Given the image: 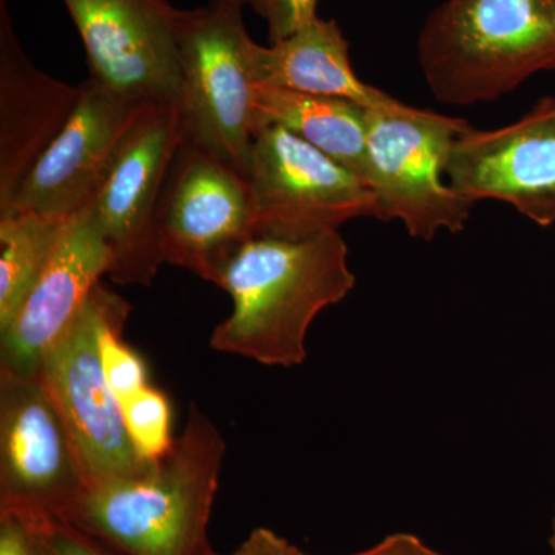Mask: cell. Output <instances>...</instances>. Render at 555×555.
I'll list each match as a JSON object with an SVG mask.
<instances>
[{"mask_svg":"<svg viewBox=\"0 0 555 555\" xmlns=\"http://www.w3.org/2000/svg\"><path fill=\"white\" fill-rule=\"evenodd\" d=\"M225 441L195 403L169 454L141 470L89 485L61 520L127 555H207V524Z\"/></svg>","mask_w":555,"mask_h":555,"instance_id":"obj_1","label":"cell"},{"mask_svg":"<svg viewBox=\"0 0 555 555\" xmlns=\"http://www.w3.org/2000/svg\"><path fill=\"white\" fill-rule=\"evenodd\" d=\"M233 312L211 335V349L266 366L294 367L308 357L306 337L321 310L356 287L338 230L291 241L254 236L217 284Z\"/></svg>","mask_w":555,"mask_h":555,"instance_id":"obj_2","label":"cell"},{"mask_svg":"<svg viewBox=\"0 0 555 555\" xmlns=\"http://www.w3.org/2000/svg\"><path fill=\"white\" fill-rule=\"evenodd\" d=\"M416 51L443 104L499 100L555 68V0H447L427 17Z\"/></svg>","mask_w":555,"mask_h":555,"instance_id":"obj_3","label":"cell"},{"mask_svg":"<svg viewBox=\"0 0 555 555\" xmlns=\"http://www.w3.org/2000/svg\"><path fill=\"white\" fill-rule=\"evenodd\" d=\"M241 0H210L182 10L178 24L182 86L178 100L181 144L247 179L255 138V83Z\"/></svg>","mask_w":555,"mask_h":555,"instance_id":"obj_4","label":"cell"},{"mask_svg":"<svg viewBox=\"0 0 555 555\" xmlns=\"http://www.w3.org/2000/svg\"><path fill=\"white\" fill-rule=\"evenodd\" d=\"M473 129L466 119L404 104L367 109L369 185L379 219H398L414 238L465 229L474 204L447 179L449 153Z\"/></svg>","mask_w":555,"mask_h":555,"instance_id":"obj_5","label":"cell"},{"mask_svg":"<svg viewBox=\"0 0 555 555\" xmlns=\"http://www.w3.org/2000/svg\"><path fill=\"white\" fill-rule=\"evenodd\" d=\"M255 236L306 240L350 219L378 217L374 190L284 127L255 133L247 171Z\"/></svg>","mask_w":555,"mask_h":555,"instance_id":"obj_6","label":"cell"},{"mask_svg":"<svg viewBox=\"0 0 555 555\" xmlns=\"http://www.w3.org/2000/svg\"><path fill=\"white\" fill-rule=\"evenodd\" d=\"M181 145L177 105H149L127 131L91 201L112 251L108 276L150 286L160 266L158 204Z\"/></svg>","mask_w":555,"mask_h":555,"instance_id":"obj_7","label":"cell"},{"mask_svg":"<svg viewBox=\"0 0 555 555\" xmlns=\"http://www.w3.org/2000/svg\"><path fill=\"white\" fill-rule=\"evenodd\" d=\"M156 224L164 262L217 286L230 259L255 236L247 179L181 144L164 181Z\"/></svg>","mask_w":555,"mask_h":555,"instance_id":"obj_8","label":"cell"},{"mask_svg":"<svg viewBox=\"0 0 555 555\" xmlns=\"http://www.w3.org/2000/svg\"><path fill=\"white\" fill-rule=\"evenodd\" d=\"M107 287L98 284L67 334L43 357L38 378L67 427L86 486L138 473L118 398L102 369L98 332Z\"/></svg>","mask_w":555,"mask_h":555,"instance_id":"obj_9","label":"cell"},{"mask_svg":"<svg viewBox=\"0 0 555 555\" xmlns=\"http://www.w3.org/2000/svg\"><path fill=\"white\" fill-rule=\"evenodd\" d=\"M86 47L91 78L141 105H177L178 24L167 0H64Z\"/></svg>","mask_w":555,"mask_h":555,"instance_id":"obj_10","label":"cell"},{"mask_svg":"<svg viewBox=\"0 0 555 555\" xmlns=\"http://www.w3.org/2000/svg\"><path fill=\"white\" fill-rule=\"evenodd\" d=\"M78 87L67 126L28 171L0 218L35 214L68 219L89 206L127 131L149 107L119 96L91 76Z\"/></svg>","mask_w":555,"mask_h":555,"instance_id":"obj_11","label":"cell"},{"mask_svg":"<svg viewBox=\"0 0 555 555\" xmlns=\"http://www.w3.org/2000/svg\"><path fill=\"white\" fill-rule=\"evenodd\" d=\"M447 179L469 203L502 201L542 228L555 224L554 98L511 126L463 133L449 153Z\"/></svg>","mask_w":555,"mask_h":555,"instance_id":"obj_12","label":"cell"},{"mask_svg":"<svg viewBox=\"0 0 555 555\" xmlns=\"http://www.w3.org/2000/svg\"><path fill=\"white\" fill-rule=\"evenodd\" d=\"M83 488L67 427L39 378L0 374V506L61 517Z\"/></svg>","mask_w":555,"mask_h":555,"instance_id":"obj_13","label":"cell"},{"mask_svg":"<svg viewBox=\"0 0 555 555\" xmlns=\"http://www.w3.org/2000/svg\"><path fill=\"white\" fill-rule=\"evenodd\" d=\"M109 262L112 251L90 203L67 219L30 294L0 331V374L38 377L43 357L78 320Z\"/></svg>","mask_w":555,"mask_h":555,"instance_id":"obj_14","label":"cell"},{"mask_svg":"<svg viewBox=\"0 0 555 555\" xmlns=\"http://www.w3.org/2000/svg\"><path fill=\"white\" fill-rule=\"evenodd\" d=\"M78 98L79 87L51 78L28 60L0 0V214L67 126Z\"/></svg>","mask_w":555,"mask_h":555,"instance_id":"obj_15","label":"cell"},{"mask_svg":"<svg viewBox=\"0 0 555 555\" xmlns=\"http://www.w3.org/2000/svg\"><path fill=\"white\" fill-rule=\"evenodd\" d=\"M248 65L255 86L339 98L367 109H397L393 100L358 79L349 57V42L335 21L310 22L305 28L269 47L251 42Z\"/></svg>","mask_w":555,"mask_h":555,"instance_id":"obj_16","label":"cell"},{"mask_svg":"<svg viewBox=\"0 0 555 555\" xmlns=\"http://www.w3.org/2000/svg\"><path fill=\"white\" fill-rule=\"evenodd\" d=\"M254 108L255 133L269 124L284 127L369 185L367 108L269 86H255Z\"/></svg>","mask_w":555,"mask_h":555,"instance_id":"obj_17","label":"cell"},{"mask_svg":"<svg viewBox=\"0 0 555 555\" xmlns=\"http://www.w3.org/2000/svg\"><path fill=\"white\" fill-rule=\"evenodd\" d=\"M67 219L0 218V331L9 327L46 268Z\"/></svg>","mask_w":555,"mask_h":555,"instance_id":"obj_18","label":"cell"},{"mask_svg":"<svg viewBox=\"0 0 555 555\" xmlns=\"http://www.w3.org/2000/svg\"><path fill=\"white\" fill-rule=\"evenodd\" d=\"M130 312L129 302L107 288L98 332V346L105 378L118 401L133 396L149 385V371L144 358L131 349L122 338L124 326L129 320Z\"/></svg>","mask_w":555,"mask_h":555,"instance_id":"obj_19","label":"cell"},{"mask_svg":"<svg viewBox=\"0 0 555 555\" xmlns=\"http://www.w3.org/2000/svg\"><path fill=\"white\" fill-rule=\"evenodd\" d=\"M127 436L139 459L155 463L169 454L175 438L169 397L155 386H145L119 401Z\"/></svg>","mask_w":555,"mask_h":555,"instance_id":"obj_20","label":"cell"},{"mask_svg":"<svg viewBox=\"0 0 555 555\" xmlns=\"http://www.w3.org/2000/svg\"><path fill=\"white\" fill-rule=\"evenodd\" d=\"M54 516L0 506V555H50V534Z\"/></svg>","mask_w":555,"mask_h":555,"instance_id":"obj_21","label":"cell"},{"mask_svg":"<svg viewBox=\"0 0 555 555\" xmlns=\"http://www.w3.org/2000/svg\"><path fill=\"white\" fill-rule=\"evenodd\" d=\"M268 22L270 43L288 38L318 17L320 0H241Z\"/></svg>","mask_w":555,"mask_h":555,"instance_id":"obj_22","label":"cell"},{"mask_svg":"<svg viewBox=\"0 0 555 555\" xmlns=\"http://www.w3.org/2000/svg\"><path fill=\"white\" fill-rule=\"evenodd\" d=\"M50 555H104L87 542L75 526L54 518L50 534Z\"/></svg>","mask_w":555,"mask_h":555,"instance_id":"obj_23","label":"cell"},{"mask_svg":"<svg viewBox=\"0 0 555 555\" xmlns=\"http://www.w3.org/2000/svg\"><path fill=\"white\" fill-rule=\"evenodd\" d=\"M233 555H308L298 547L291 545L286 539L270 531V529H255L246 542Z\"/></svg>","mask_w":555,"mask_h":555,"instance_id":"obj_24","label":"cell"},{"mask_svg":"<svg viewBox=\"0 0 555 555\" xmlns=\"http://www.w3.org/2000/svg\"><path fill=\"white\" fill-rule=\"evenodd\" d=\"M353 555H443L423 543L412 534H393L386 537L378 545L369 547L363 553Z\"/></svg>","mask_w":555,"mask_h":555,"instance_id":"obj_25","label":"cell"},{"mask_svg":"<svg viewBox=\"0 0 555 555\" xmlns=\"http://www.w3.org/2000/svg\"><path fill=\"white\" fill-rule=\"evenodd\" d=\"M550 545L551 550H553V555H555V514L553 518V528H551Z\"/></svg>","mask_w":555,"mask_h":555,"instance_id":"obj_26","label":"cell"},{"mask_svg":"<svg viewBox=\"0 0 555 555\" xmlns=\"http://www.w3.org/2000/svg\"><path fill=\"white\" fill-rule=\"evenodd\" d=\"M207 555H218V554L211 553V551H210V553H208ZM232 555H233V554H232Z\"/></svg>","mask_w":555,"mask_h":555,"instance_id":"obj_27","label":"cell"}]
</instances>
